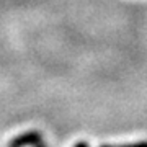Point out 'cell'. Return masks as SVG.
Segmentation results:
<instances>
[{"label":"cell","instance_id":"6da1fadb","mask_svg":"<svg viewBox=\"0 0 147 147\" xmlns=\"http://www.w3.org/2000/svg\"><path fill=\"white\" fill-rule=\"evenodd\" d=\"M44 142V137L39 131H26L20 136L13 137L8 142V147H36Z\"/></svg>","mask_w":147,"mask_h":147},{"label":"cell","instance_id":"7a4b0ae2","mask_svg":"<svg viewBox=\"0 0 147 147\" xmlns=\"http://www.w3.org/2000/svg\"><path fill=\"white\" fill-rule=\"evenodd\" d=\"M100 147H147V141L134 142V144H123V146H100Z\"/></svg>","mask_w":147,"mask_h":147},{"label":"cell","instance_id":"3957f363","mask_svg":"<svg viewBox=\"0 0 147 147\" xmlns=\"http://www.w3.org/2000/svg\"><path fill=\"white\" fill-rule=\"evenodd\" d=\"M74 147H88V144H87V142H84V141H82V142H77V144H75V146H74Z\"/></svg>","mask_w":147,"mask_h":147},{"label":"cell","instance_id":"277c9868","mask_svg":"<svg viewBox=\"0 0 147 147\" xmlns=\"http://www.w3.org/2000/svg\"><path fill=\"white\" fill-rule=\"evenodd\" d=\"M36 147H47V144H44V142H41L39 146H36Z\"/></svg>","mask_w":147,"mask_h":147}]
</instances>
